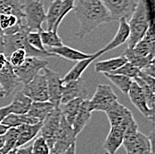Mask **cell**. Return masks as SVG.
Returning <instances> with one entry per match:
<instances>
[{
    "instance_id": "1",
    "label": "cell",
    "mask_w": 155,
    "mask_h": 154,
    "mask_svg": "<svg viewBox=\"0 0 155 154\" xmlns=\"http://www.w3.org/2000/svg\"><path fill=\"white\" fill-rule=\"evenodd\" d=\"M73 10L79 22V29L76 33L79 38H83L100 25L112 21L101 0H75Z\"/></svg>"
},
{
    "instance_id": "2",
    "label": "cell",
    "mask_w": 155,
    "mask_h": 154,
    "mask_svg": "<svg viewBox=\"0 0 155 154\" xmlns=\"http://www.w3.org/2000/svg\"><path fill=\"white\" fill-rule=\"evenodd\" d=\"M127 23L130 30L127 45L128 48H133L143 38L149 27L153 24L148 0H138L137 7Z\"/></svg>"
},
{
    "instance_id": "3",
    "label": "cell",
    "mask_w": 155,
    "mask_h": 154,
    "mask_svg": "<svg viewBox=\"0 0 155 154\" xmlns=\"http://www.w3.org/2000/svg\"><path fill=\"white\" fill-rule=\"evenodd\" d=\"M122 145L127 154H153V132L150 136L139 132L135 120L127 127Z\"/></svg>"
},
{
    "instance_id": "4",
    "label": "cell",
    "mask_w": 155,
    "mask_h": 154,
    "mask_svg": "<svg viewBox=\"0 0 155 154\" xmlns=\"http://www.w3.org/2000/svg\"><path fill=\"white\" fill-rule=\"evenodd\" d=\"M30 31H31L24 24V26L16 33L10 34V35H5L3 53L6 56L7 60L10 54L17 49H23L26 52L27 56L38 57L41 59H45L47 57H54L52 54L48 52H42V51L37 50L29 44L27 40V35Z\"/></svg>"
},
{
    "instance_id": "5",
    "label": "cell",
    "mask_w": 155,
    "mask_h": 154,
    "mask_svg": "<svg viewBox=\"0 0 155 154\" xmlns=\"http://www.w3.org/2000/svg\"><path fill=\"white\" fill-rule=\"evenodd\" d=\"M23 22L31 31H42V24L46 21V12L42 1L25 0L22 3Z\"/></svg>"
},
{
    "instance_id": "6",
    "label": "cell",
    "mask_w": 155,
    "mask_h": 154,
    "mask_svg": "<svg viewBox=\"0 0 155 154\" xmlns=\"http://www.w3.org/2000/svg\"><path fill=\"white\" fill-rule=\"evenodd\" d=\"M75 0H54L46 14L47 31L57 32L62 20L74 9Z\"/></svg>"
},
{
    "instance_id": "7",
    "label": "cell",
    "mask_w": 155,
    "mask_h": 154,
    "mask_svg": "<svg viewBox=\"0 0 155 154\" xmlns=\"http://www.w3.org/2000/svg\"><path fill=\"white\" fill-rule=\"evenodd\" d=\"M116 101H118V96L112 90L111 87L100 84L96 87L93 97L88 100V106L91 112L94 110L105 112Z\"/></svg>"
},
{
    "instance_id": "8",
    "label": "cell",
    "mask_w": 155,
    "mask_h": 154,
    "mask_svg": "<svg viewBox=\"0 0 155 154\" xmlns=\"http://www.w3.org/2000/svg\"><path fill=\"white\" fill-rule=\"evenodd\" d=\"M47 64L48 62L45 59L27 56L23 63L18 67H14V70L20 81L22 84H27L44 68H46Z\"/></svg>"
},
{
    "instance_id": "9",
    "label": "cell",
    "mask_w": 155,
    "mask_h": 154,
    "mask_svg": "<svg viewBox=\"0 0 155 154\" xmlns=\"http://www.w3.org/2000/svg\"><path fill=\"white\" fill-rule=\"evenodd\" d=\"M106 9L111 21H119L121 18L129 19L134 13L138 0H101Z\"/></svg>"
},
{
    "instance_id": "10",
    "label": "cell",
    "mask_w": 155,
    "mask_h": 154,
    "mask_svg": "<svg viewBox=\"0 0 155 154\" xmlns=\"http://www.w3.org/2000/svg\"><path fill=\"white\" fill-rule=\"evenodd\" d=\"M32 102H47L48 101L47 78L45 74L40 72L37 74L21 90Z\"/></svg>"
},
{
    "instance_id": "11",
    "label": "cell",
    "mask_w": 155,
    "mask_h": 154,
    "mask_svg": "<svg viewBox=\"0 0 155 154\" xmlns=\"http://www.w3.org/2000/svg\"><path fill=\"white\" fill-rule=\"evenodd\" d=\"M76 141L77 136L74 134L72 126L68 123L66 120L63 118V116L61 115L60 125L55 135V141L53 149H54L57 152L62 154L71 145L76 143Z\"/></svg>"
},
{
    "instance_id": "12",
    "label": "cell",
    "mask_w": 155,
    "mask_h": 154,
    "mask_svg": "<svg viewBox=\"0 0 155 154\" xmlns=\"http://www.w3.org/2000/svg\"><path fill=\"white\" fill-rule=\"evenodd\" d=\"M61 115L60 109L55 108L42 121V126L40 129L41 136L46 141L50 149H52L54 144L55 135L60 125Z\"/></svg>"
},
{
    "instance_id": "13",
    "label": "cell",
    "mask_w": 155,
    "mask_h": 154,
    "mask_svg": "<svg viewBox=\"0 0 155 154\" xmlns=\"http://www.w3.org/2000/svg\"><path fill=\"white\" fill-rule=\"evenodd\" d=\"M110 126H120L127 127L129 124L135 121L133 113L118 101L113 103L105 111Z\"/></svg>"
},
{
    "instance_id": "14",
    "label": "cell",
    "mask_w": 155,
    "mask_h": 154,
    "mask_svg": "<svg viewBox=\"0 0 155 154\" xmlns=\"http://www.w3.org/2000/svg\"><path fill=\"white\" fill-rule=\"evenodd\" d=\"M42 70H44V74L47 78L48 101L56 108H59L62 98V78L58 73L50 69H47V67Z\"/></svg>"
},
{
    "instance_id": "15",
    "label": "cell",
    "mask_w": 155,
    "mask_h": 154,
    "mask_svg": "<svg viewBox=\"0 0 155 154\" xmlns=\"http://www.w3.org/2000/svg\"><path fill=\"white\" fill-rule=\"evenodd\" d=\"M87 88L84 79H82L81 77L77 80L62 83L61 104L76 98L87 99Z\"/></svg>"
},
{
    "instance_id": "16",
    "label": "cell",
    "mask_w": 155,
    "mask_h": 154,
    "mask_svg": "<svg viewBox=\"0 0 155 154\" xmlns=\"http://www.w3.org/2000/svg\"><path fill=\"white\" fill-rule=\"evenodd\" d=\"M127 94L129 96L131 103L135 105V107L137 109L145 118L153 120V116H154V110H152L148 107L144 93L141 89V87L137 85V83L135 82L134 80L132 82V85L130 87V89L127 93Z\"/></svg>"
},
{
    "instance_id": "17",
    "label": "cell",
    "mask_w": 155,
    "mask_h": 154,
    "mask_svg": "<svg viewBox=\"0 0 155 154\" xmlns=\"http://www.w3.org/2000/svg\"><path fill=\"white\" fill-rule=\"evenodd\" d=\"M21 82L15 72L14 67L7 62L0 69V86L4 91L5 96H9L20 86Z\"/></svg>"
},
{
    "instance_id": "18",
    "label": "cell",
    "mask_w": 155,
    "mask_h": 154,
    "mask_svg": "<svg viewBox=\"0 0 155 154\" xmlns=\"http://www.w3.org/2000/svg\"><path fill=\"white\" fill-rule=\"evenodd\" d=\"M127 127L120 126H110V130L104 143V151L105 154H115L122 145Z\"/></svg>"
},
{
    "instance_id": "19",
    "label": "cell",
    "mask_w": 155,
    "mask_h": 154,
    "mask_svg": "<svg viewBox=\"0 0 155 154\" xmlns=\"http://www.w3.org/2000/svg\"><path fill=\"white\" fill-rule=\"evenodd\" d=\"M134 81L137 83L144 93L147 101L148 107L154 110V93H155V81L154 77L143 72L142 70L138 77H135Z\"/></svg>"
},
{
    "instance_id": "20",
    "label": "cell",
    "mask_w": 155,
    "mask_h": 154,
    "mask_svg": "<svg viewBox=\"0 0 155 154\" xmlns=\"http://www.w3.org/2000/svg\"><path fill=\"white\" fill-rule=\"evenodd\" d=\"M119 21H120V26H119L118 31L115 34L114 38L104 48H102L101 50L98 51L101 54V55L106 52L111 51V50L119 47L120 46H122L128 40L129 35H130V30H129L128 23H127V20L124 18H121Z\"/></svg>"
},
{
    "instance_id": "21",
    "label": "cell",
    "mask_w": 155,
    "mask_h": 154,
    "mask_svg": "<svg viewBox=\"0 0 155 154\" xmlns=\"http://www.w3.org/2000/svg\"><path fill=\"white\" fill-rule=\"evenodd\" d=\"M42 126V122L36 124H24L20 126H17L18 130V137L16 142L15 148L21 147L26 143H30L32 139H34L38 133H40V129Z\"/></svg>"
},
{
    "instance_id": "22",
    "label": "cell",
    "mask_w": 155,
    "mask_h": 154,
    "mask_svg": "<svg viewBox=\"0 0 155 154\" xmlns=\"http://www.w3.org/2000/svg\"><path fill=\"white\" fill-rule=\"evenodd\" d=\"M47 51L48 53L52 54L54 56H59V57L64 58L66 60L74 61V62H78L80 60H84V59H87V58H89L92 56V54L82 53L72 47L64 46V45L57 46V47L48 48L47 49Z\"/></svg>"
},
{
    "instance_id": "23",
    "label": "cell",
    "mask_w": 155,
    "mask_h": 154,
    "mask_svg": "<svg viewBox=\"0 0 155 154\" xmlns=\"http://www.w3.org/2000/svg\"><path fill=\"white\" fill-rule=\"evenodd\" d=\"M99 56H101V54L99 52H96L95 54H93L91 57L84 59V60H80L70 70V71H68V73L62 78V83H67L70 81H73V80H77L78 78H80L82 74L84 73V71L87 69V67L92 63V62L96 60Z\"/></svg>"
},
{
    "instance_id": "24",
    "label": "cell",
    "mask_w": 155,
    "mask_h": 154,
    "mask_svg": "<svg viewBox=\"0 0 155 154\" xmlns=\"http://www.w3.org/2000/svg\"><path fill=\"white\" fill-rule=\"evenodd\" d=\"M91 117H92V112L89 110L88 100L84 99L79 106L74 122L72 124V128L76 136H78L82 132L86 125L89 122Z\"/></svg>"
},
{
    "instance_id": "25",
    "label": "cell",
    "mask_w": 155,
    "mask_h": 154,
    "mask_svg": "<svg viewBox=\"0 0 155 154\" xmlns=\"http://www.w3.org/2000/svg\"><path fill=\"white\" fill-rule=\"evenodd\" d=\"M126 62H127V59L125 58L123 55H120V56H118V57L110 58V59H108V60L95 62L94 70L96 72H99V73L111 74L113 71L118 70L120 67H121Z\"/></svg>"
},
{
    "instance_id": "26",
    "label": "cell",
    "mask_w": 155,
    "mask_h": 154,
    "mask_svg": "<svg viewBox=\"0 0 155 154\" xmlns=\"http://www.w3.org/2000/svg\"><path fill=\"white\" fill-rule=\"evenodd\" d=\"M56 108L49 101L47 102H32L29 111L27 112L30 116L37 119L38 121L42 122L48 114Z\"/></svg>"
},
{
    "instance_id": "27",
    "label": "cell",
    "mask_w": 155,
    "mask_h": 154,
    "mask_svg": "<svg viewBox=\"0 0 155 154\" xmlns=\"http://www.w3.org/2000/svg\"><path fill=\"white\" fill-rule=\"evenodd\" d=\"M83 100H84L83 98H76V99L71 100L65 103H62L59 106V109L61 110V114L71 126H72V124L74 122L75 117L77 115L79 106Z\"/></svg>"
},
{
    "instance_id": "28",
    "label": "cell",
    "mask_w": 155,
    "mask_h": 154,
    "mask_svg": "<svg viewBox=\"0 0 155 154\" xmlns=\"http://www.w3.org/2000/svg\"><path fill=\"white\" fill-rule=\"evenodd\" d=\"M37 119L30 116L28 113L26 114H15V113H10L8 114L1 122V124L10 127H17L24 124H36L38 123Z\"/></svg>"
},
{
    "instance_id": "29",
    "label": "cell",
    "mask_w": 155,
    "mask_h": 154,
    "mask_svg": "<svg viewBox=\"0 0 155 154\" xmlns=\"http://www.w3.org/2000/svg\"><path fill=\"white\" fill-rule=\"evenodd\" d=\"M32 101L26 96L21 91L18 92L15 95L14 100L10 103L11 113L15 114H26L31 108Z\"/></svg>"
},
{
    "instance_id": "30",
    "label": "cell",
    "mask_w": 155,
    "mask_h": 154,
    "mask_svg": "<svg viewBox=\"0 0 155 154\" xmlns=\"http://www.w3.org/2000/svg\"><path fill=\"white\" fill-rule=\"evenodd\" d=\"M22 3L21 0H0V14L15 15L23 21Z\"/></svg>"
},
{
    "instance_id": "31",
    "label": "cell",
    "mask_w": 155,
    "mask_h": 154,
    "mask_svg": "<svg viewBox=\"0 0 155 154\" xmlns=\"http://www.w3.org/2000/svg\"><path fill=\"white\" fill-rule=\"evenodd\" d=\"M104 76L107 77L114 86H116L123 93L127 94V93L130 89V87L132 85V82H133L132 78L123 76V75H120V74L105 73Z\"/></svg>"
},
{
    "instance_id": "32",
    "label": "cell",
    "mask_w": 155,
    "mask_h": 154,
    "mask_svg": "<svg viewBox=\"0 0 155 154\" xmlns=\"http://www.w3.org/2000/svg\"><path fill=\"white\" fill-rule=\"evenodd\" d=\"M40 38H41L42 44L45 47L47 46L48 48H51V47H57L63 45L62 38L55 31H40Z\"/></svg>"
},
{
    "instance_id": "33",
    "label": "cell",
    "mask_w": 155,
    "mask_h": 154,
    "mask_svg": "<svg viewBox=\"0 0 155 154\" xmlns=\"http://www.w3.org/2000/svg\"><path fill=\"white\" fill-rule=\"evenodd\" d=\"M18 137V130L16 127H10L5 134V145L0 152L3 154L8 153L10 151L15 148L16 142Z\"/></svg>"
},
{
    "instance_id": "34",
    "label": "cell",
    "mask_w": 155,
    "mask_h": 154,
    "mask_svg": "<svg viewBox=\"0 0 155 154\" xmlns=\"http://www.w3.org/2000/svg\"><path fill=\"white\" fill-rule=\"evenodd\" d=\"M139 68L134 66L133 64H131L130 62H126L123 64L121 67H120L118 70H116L115 71H113L111 74H120V75H123L126 77H130L132 79H134L135 77H138L140 74Z\"/></svg>"
},
{
    "instance_id": "35",
    "label": "cell",
    "mask_w": 155,
    "mask_h": 154,
    "mask_svg": "<svg viewBox=\"0 0 155 154\" xmlns=\"http://www.w3.org/2000/svg\"><path fill=\"white\" fill-rule=\"evenodd\" d=\"M27 40L29 44L35 49L42 52H47V48L42 44L39 31H30L27 35Z\"/></svg>"
},
{
    "instance_id": "36",
    "label": "cell",
    "mask_w": 155,
    "mask_h": 154,
    "mask_svg": "<svg viewBox=\"0 0 155 154\" xmlns=\"http://www.w3.org/2000/svg\"><path fill=\"white\" fill-rule=\"evenodd\" d=\"M27 57L26 52L23 49H17L14 51L8 57V62L13 67H18L22 64Z\"/></svg>"
},
{
    "instance_id": "37",
    "label": "cell",
    "mask_w": 155,
    "mask_h": 154,
    "mask_svg": "<svg viewBox=\"0 0 155 154\" xmlns=\"http://www.w3.org/2000/svg\"><path fill=\"white\" fill-rule=\"evenodd\" d=\"M32 154H49L50 148L42 136L36 139L32 144Z\"/></svg>"
},
{
    "instance_id": "38",
    "label": "cell",
    "mask_w": 155,
    "mask_h": 154,
    "mask_svg": "<svg viewBox=\"0 0 155 154\" xmlns=\"http://www.w3.org/2000/svg\"><path fill=\"white\" fill-rule=\"evenodd\" d=\"M10 113H11V106H10V104H8L6 106L0 107V123Z\"/></svg>"
},
{
    "instance_id": "39",
    "label": "cell",
    "mask_w": 155,
    "mask_h": 154,
    "mask_svg": "<svg viewBox=\"0 0 155 154\" xmlns=\"http://www.w3.org/2000/svg\"><path fill=\"white\" fill-rule=\"evenodd\" d=\"M32 145L28 147L15 148V154H32Z\"/></svg>"
},
{
    "instance_id": "40",
    "label": "cell",
    "mask_w": 155,
    "mask_h": 154,
    "mask_svg": "<svg viewBox=\"0 0 155 154\" xmlns=\"http://www.w3.org/2000/svg\"><path fill=\"white\" fill-rule=\"evenodd\" d=\"M62 154H76V143H73L71 145L65 152H63Z\"/></svg>"
},
{
    "instance_id": "41",
    "label": "cell",
    "mask_w": 155,
    "mask_h": 154,
    "mask_svg": "<svg viewBox=\"0 0 155 154\" xmlns=\"http://www.w3.org/2000/svg\"><path fill=\"white\" fill-rule=\"evenodd\" d=\"M7 62H8V60H7L6 56L5 55V54L0 52V69H2Z\"/></svg>"
},
{
    "instance_id": "42",
    "label": "cell",
    "mask_w": 155,
    "mask_h": 154,
    "mask_svg": "<svg viewBox=\"0 0 155 154\" xmlns=\"http://www.w3.org/2000/svg\"><path fill=\"white\" fill-rule=\"evenodd\" d=\"M4 38H5L4 31L0 28V52L2 53H3V47H4Z\"/></svg>"
},
{
    "instance_id": "43",
    "label": "cell",
    "mask_w": 155,
    "mask_h": 154,
    "mask_svg": "<svg viewBox=\"0 0 155 154\" xmlns=\"http://www.w3.org/2000/svg\"><path fill=\"white\" fill-rule=\"evenodd\" d=\"M8 129H9V127H8V126H5V125H3V124L0 123V136L5 135Z\"/></svg>"
},
{
    "instance_id": "44",
    "label": "cell",
    "mask_w": 155,
    "mask_h": 154,
    "mask_svg": "<svg viewBox=\"0 0 155 154\" xmlns=\"http://www.w3.org/2000/svg\"><path fill=\"white\" fill-rule=\"evenodd\" d=\"M4 145H5V135H2L0 136V149H2Z\"/></svg>"
},
{
    "instance_id": "45",
    "label": "cell",
    "mask_w": 155,
    "mask_h": 154,
    "mask_svg": "<svg viewBox=\"0 0 155 154\" xmlns=\"http://www.w3.org/2000/svg\"><path fill=\"white\" fill-rule=\"evenodd\" d=\"M4 97H5V93H4V91H3V89H2V87L0 86V98H4Z\"/></svg>"
},
{
    "instance_id": "46",
    "label": "cell",
    "mask_w": 155,
    "mask_h": 154,
    "mask_svg": "<svg viewBox=\"0 0 155 154\" xmlns=\"http://www.w3.org/2000/svg\"><path fill=\"white\" fill-rule=\"evenodd\" d=\"M49 154H60L59 152H57L54 149H50V152H49Z\"/></svg>"
},
{
    "instance_id": "47",
    "label": "cell",
    "mask_w": 155,
    "mask_h": 154,
    "mask_svg": "<svg viewBox=\"0 0 155 154\" xmlns=\"http://www.w3.org/2000/svg\"><path fill=\"white\" fill-rule=\"evenodd\" d=\"M6 154H15V149H14V150H12V151H10L8 153H6Z\"/></svg>"
},
{
    "instance_id": "48",
    "label": "cell",
    "mask_w": 155,
    "mask_h": 154,
    "mask_svg": "<svg viewBox=\"0 0 155 154\" xmlns=\"http://www.w3.org/2000/svg\"><path fill=\"white\" fill-rule=\"evenodd\" d=\"M39 1H43V0H39Z\"/></svg>"
}]
</instances>
